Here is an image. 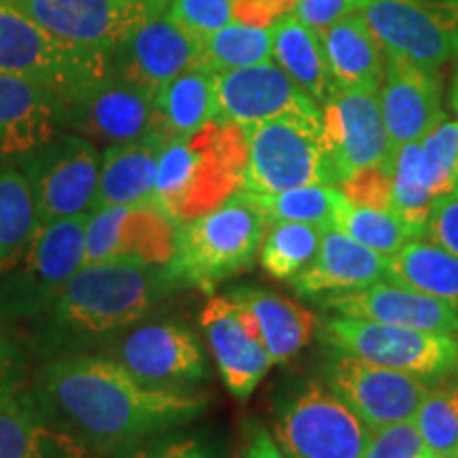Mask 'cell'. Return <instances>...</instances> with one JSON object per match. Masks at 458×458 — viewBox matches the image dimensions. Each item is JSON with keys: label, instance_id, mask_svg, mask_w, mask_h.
Returning <instances> with one entry per match:
<instances>
[{"label": "cell", "instance_id": "d6986e66", "mask_svg": "<svg viewBox=\"0 0 458 458\" xmlns=\"http://www.w3.org/2000/svg\"><path fill=\"white\" fill-rule=\"evenodd\" d=\"M320 108L276 62L216 74L215 122L250 128L286 111Z\"/></svg>", "mask_w": 458, "mask_h": 458}, {"label": "cell", "instance_id": "74e56055", "mask_svg": "<svg viewBox=\"0 0 458 458\" xmlns=\"http://www.w3.org/2000/svg\"><path fill=\"white\" fill-rule=\"evenodd\" d=\"M433 196L420 174V140L405 142L393 162V213H397L418 236H425Z\"/></svg>", "mask_w": 458, "mask_h": 458}, {"label": "cell", "instance_id": "7dc6e473", "mask_svg": "<svg viewBox=\"0 0 458 458\" xmlns=\"http://www.w3.org/2000/svg\"><path fill=\"white\" fill-rule=\"evenodd\" d=\"M21 374H24V360H21L20 348L0 331V394L24 386Z\"/></svg>", "mask_w": 458, "mask_h": 458}, {"label": "cell", "instance_id": "52a82bcc", "mask_svg": "<svg viewBox=\"0 0 458 458\" xmlns=\"http://www.w3.org/2000/svg\"><path fill=\"white\" fill-rule=\"evenodd\" d=\"M371 437L340 397L308 380L284 393L274 414V439L284 458H363Z\"/></svg>", "mask_w": 458, "mask_h": 458}, {"label": "cell", "instance_id": "5bb4252c", "mask_svg": "<svg viewBox=\"0 0 458 458\" xmlns=\"http://www.w3.org/2000/svg\"><path fill=\"white\" fill-rule=\"evenodd\" d=\"M62 41L113 55L164 0H7Z\"/></svg>", "mask_w": 458, "mask_h": 458}, {"label": "cell", "instance_id": "60d3db41", "mask_svg": "<svg viewBox=\"0 0 458 458\" xmlns=\"http://www.w3.org/2000/svg\"><path fill=\"white\" fill-rule=\"evenodd\" d=\"M363 458H428L414 420H401L371 431Z\"/></svg>", "mask_w": 458, "mask_h": 458}, {"label": "cell", "instance_id": "e575fe53", "mask_svg": "<svg viewBox=\"0 0 458 458\" xmlns=\"http://www.w3.org/2000/svg\"><path fill=\"white\" fill-rule=\"evenodd\" d=\"M323 229L310 223L272 221L261 240V266L278 280L295 278L317 257Z\"/></svg>", "mask_w": 458, "mask_h": 458}, {"label": "cell", "instance_id": "d6a6232c", "mask_svg": "<svg viewBox=\"0 0 458 458\" xmlns=\"http://www.w3.org/2000/svg\"><path fill=\"white\" fill-rule=\"evenodd\" d=\"M272 34L267 28L233 21L199 43L198 66L215 74L270 62Z\"/></svg>", "mask_w": 458, "mask_h": 458}, {"label": "cell", "instance_id": "3957f363", "mask_svg": "<svg viewBox=\"0 0 458 458\" xmlns=\"http://www.w3.org/2000/svg\"><path fill=\"white\" fill-rule=\"evenodd\" d=\"M244 128L208 122L193 134L165 142L159 157L156 204L176 225L198 219L242 189Z\"/></svg>", "mask_w": 458, "mask_h": 458}, {"label": "cell", "instance_id": "2e32d148", "mask_svg": "<svg viewBox=\"0 0 458 458\" xmlns=\"http://www.w3.org/2000/svg\"><path fill=\"white\" fill-rule=\"evenodd\" d=\"M108 354L140 385L182 388L206 376V360L193 331L176 320H153L128 329Z\"/></svg>", "mask_w": 458, "mask_h": 458}, {"label": "cell", "instance_id": "d4e9b609", "mask_svg": "<svg viewBox=\"0 0 458 458\" xmlns=\"http://www.w3.org/2000/svg\"><path fill=\"white\" fill-rule=\"evenodd\" d=\"M165 142L162 131L153 130L142 139L108 147L102 153L91 213L111 206H157L156 181Z\"/></svg>", "mask_w": 458, "mask_h": 458}, {"label": "cell", "instance_id": "9a60e30c", "mask_svg": "<svg viewBox=\"0 0 458 458\" xmlns=\"http://www.w3.org/2000/svg\"><path fill=\"white\" fill-rule=\"evenodd\" d=\"M176 223L157 206H111L89 213L83 266L130 263L165 267L176 244Z\"/></svg>", "mask_w": 458, "mask_h": 458}, {"label": "cell", "instance_id": "8d00e7d4", "mask_svg": "<svg viewBox=\"0 0 458 458\" xmlns=\"http://www.w3.org/2000/svg\"><path fill=\"white\" fill-rule=\"evenodd\" d=\"M414 425L428 458H448L458 452V380L431 386L418 405Z\"/></svg>", "mask_w": 458, "mask_h": 458}, {"label": "cell", "instance_id": "b9f144b4", "mask_svg": "<svg viewBox=\"0 0 458 458\" xmlns=\"http://www.w3.org/2000/svg\"><path fill=\"white\" fill-rule=\"evenodd\" d=\"M340 191L354 206L393 210V170L386 165L360 170L342 182Z\"/></svg>", "mask_w": 458, "mask_h": 458}, {"label": "cell", "instance_id": "ab89813d", "mask_svg": "<svg viewBox=\"0 0 458 458\" xmlns=\"http://www.w3.org/2000/svg\"><path fill=\"white\" fill-rule=\"evenodd\" d=\"M238 0H172L168 15L189 34L206 37L236 21Z\"/></svg>", "mask_w": 458, "mask_h": 458}, {"label": "cell", "instance_id": "5b68a950", "mask_svg": "<svg viewBox=\"0 0 458 458\" xmlns=\"http://www.w3.org/2000/svg\"><path fill=\"white\" fill-rule=\"evenodd\" d=\"M244 191L267 196L303 185H331L320 108L286 111L244 128Z\"/></svg>", "mask_w": 458, "mask_h": 458}, {"label": "cell", "instance_id": "7c38bea8", "mask_svg": "<svg viewBox=\"0 0 458 458\" xmlns=\"http://www.w3.org/2000/svg\"><path fill=\"white\" fill-rule=\"evenodd\" d=\"M320 119L331 185H342L352 174L374 165L393 170L394 157L377 91L335 85L320 106Z\"/></svg>", "mask_w": 458, "mask_h": 458}, {"label": "cell", "instance_id": "1f68e13d", "mask_svg": "<svg viewBox=\"0 0 458 458\" xmlns=\"http://www.w3.org/2000/svg\"><path fill=\"white\" fill-rule=\"evenodd\" d=\"M41 223L24 172L0 168V274L20 263Z\"/></svg>", "mask_w": 458, "mask_h": 458}, {"label": "cell", "instance_id": "ac0fdd59", "mask_svg": "<svg viewBox=\"0 0 458 458\" xmlns=\"http://www.w3.org/2000/svg\"><path fill=\"white\" fill-rule=\"evenodd\" d=\"M199 325L229 393L246 401L272 365L253 312L232 295L210 297Z\"/></svg>", "mask_w": 458, "mask_h": 458}, {"label": "cell", "instance_id": "f6af8a7d", "mask_svg": "<svg viewBox=\"0 0 458 458\" xmlns=\"http://www.w3.org/2000/svg\"><path fill=\"white\" fill-rule=\"evenodd\" d=\"M123 458H213V454L198 439H168L130 450Z\"/></svg>", "mask_w": 458, "mask_h": 458}, {"label": "cell", "instance_id": "83f0119b", "mask_svg": "<svg viewBox=\"0 0 458 458\" xmlns=\"http://www.w3.org/2000/svg\"><path fill=\"white\" fill-rule=\"evenodd\" d=\"M267 30L272 34V49L276 64L318 106H323L335 83L331 79L320 34L303 24L300 17H295L293 13H280L267 26Z\"/></svg>", "mask_w": 458, "mask_h": 458}, {"label": "cell", "instance_id": "6da1fadb", "mask_svg": "<svg viewBox=\"0 0 458 458\" xmlns=\"http://www.w3.org/2000/svg\"><path fill=\"white\" fill-rule=\"evenodd\" d=\"M34 397L49 427L77 458L125 450L193 420L210 399L182 388L145 386L100 354H64L45 365Z\"/></svg>", "mask_w": 458, "mask_h": 458}, {"label": "cell", "instance_id": "f546056e", "mask_svg": "<svg viewBox=\"0 0 458 458\" xmlns=\"http://www.w3.org/2000/svg\"><path fill=\"white\" fill-rule=\"evenodd\" d=\"M216 114V74L191 66L156 91V130L165 139L193 134Z\"/></svg>", "mask_w": 458, "mask_h": 458}, {"label": "cell", "instance_id": "bcb514c9", "mask_svg": "<svg viewBox=\"0 0 458 458\" xmlns=\"http://www.w3.org/2000/svg\"><path fill=\"white\" fill-rule=\"evenodd\" d=\"M238 458H284V454L261 422L249 420L244 425Z\"/></svg>", "mask_w": 458, "mask_h": 458}, {"label": "cell", "instance_id": "ba28073f", "mask_svg": "<svg viewBox=\"0 0 458 458\" xmlns=\"http://www.w3.org/2000/svg\"><path fill=\"white\" fill-rule=\"evenodd\" d=\"M320 340L331 351L420 377H444L458 371L454 334H433L340 314L325 320Z\"/></svg>", "mask_w": 458, "mask_h": 458}, {"label": "cell", "instance_id": "44dd1931", "mask_svg": "<svg viewBox=\"0 0 458 458\" xmlns=\"http://www.w3.org/2000/svg\"><path fill=\"white\" fill-rule=\"evenodd\" d=\"M377 96L393 157L399 147L422 140L445 119L437 77L388 51H385V81Z\"/></svg>", "mask_w": 458, "mask_h": 458}, {"label": "cell", "instance_id": "8fae6325", "mask_svg": "<svg viewBox=\"0 0 458 458\" xmlns=\"http://www.w3.org/2000/svg\"><path fill=\"white\" fill-rule=\"evenodd\" d=\"M100 153L83 136H54L20 157L30 185L38 223H54L91 213L100 176Z\"/></svg>", "mask_w": 458, "mask_h": 458}, {"label": "cell", "instance_id": "681fc988", "mask_svg": "<svg viewBox=\"0 0 458 458\" xmlns=\"http://www.w3.org/2000/svg\"><path fill=\"white\" fill-rule=\"evenodd\" d=\"M448 458H458V452H456V454H452V456H448Z\"/></svg>", "mask_w": 458, "mask_h": 458}, {"label": "cell", "instance_id": "d590c367", "mask_svg": "<svg viewBox=\"0 0 458 458\" xmlns=\"http://www.w3.org/2000/svg\"><path fill=\"white\" fill-rule=\"evenodd\" d=\"M337 229L382 257H393L420 236L393 210H376L348 202L337 216Z\"/></svg>", "mask_w": 458, "mask_h": 458}, {"label": "cell", "instance_id": "603a6c76", "mask_svg": "<svg viewBox=\"0 0 458 458\" xmlns=\"http://www.w3.org/2000/svg\"><path fill=\"white\" fill-rule=\"evenodd\" d=\"M62 125V98L47 85L0 74V159L43 147Z\"/></svg>", "mask_w": 458, "mask_h": 458}, {"label": "cell", "instance_id": "cb8c5ba5", "mask_svg": "<svg viewBox=\"0 0 458 458\" xmlns=\"http://www.w3.org/2000/svg\"><path fill=\"white\" fill-rule=\"evenodd\" d=\"M386 274V257L377 255L337 227L323 229L320 244L310 266L289 283L301 297L344 293L363 289Z\"/></svg>", "mask_w": 458, "mask_h": 458}, {"label": "cell", "instance_id": "4fadbf2b", "mask_svg": "<svg viewBox=\"0 0 458 458\" xmlns=\"http://www.w3.org/2000/svg\"><path fill=\"white\" fill-rule=\"evenodd\" d=\"M329 391L374 428L401 420H414L418 405L431 391L420 376L388 369L369 360L334 351L323 365Z\"/></svg>", "mask_w": 458, "mask_h": 458}, {"label": "cell", "instance_id": "4dcf8cb0", "mask_svg": "<svg viewBox=\"0 0 458 458\" xmlns=\"http://www.w3.org/2000/svg\"><path fill=\"white\" fill-rule=\"evenodd\" d=\"M386 276L391 283L410 286L458 310V257L444 246L411 240L388 257Z\"/></svg>", "mask_w": 458, "mask_h": 458}, {"label": "cell", "instance_id": "4316f807", "mask_svg": "<svg viewBox=\"0 0 458 458\" xmlns=\"http://www.w3.org/2000/svg\"><path fill=\"white\" fill-rule=\"evenodd\" d=\"M229 295L253 312L272 365L293 359L303 346H308L317 331V317L310 310L274 291L238 286Z\"/></svg>", "mask_w": 458, "mask_h": 458}, {"label": "cell", "instance_id": "484cf974", "mask_svg": "<svg viewBox=\"0 0 458 458\" xmlns=\"http://www.w3.org/2000/svg\"><path fill=\"white\" fill-rule=\"evenodd\" d=\"M320 38L335 85L380 91L385 81V49L360 11L344 15Z\"/></svg>", "mask_w": 458, "mask_h": 458}, {"label": "cell", "instance_id": "c3c4849f", "mask_svg": "<svg viewBox=\"0 0 458 458\" xmlns=\"http://www.w3.org/2000/svg\"><path fill=\"white\" fill-rule=\"evenodd\" d=\"M452 106H454V111L458 113V62H456V77H454V85H452Z\"/></svg>", "mask_w": 458, "mask_h": 458}, {"label": "cell", "instance_id": "30bf717a", "mask_svg": "<svg viewBox=\"0 0 458 458\" xmlns=\"http://www.w3.org/2000/svg\"><path fill=\"white\" fill-rule=\"evenodd\" d=\"M359 11L382 49L433 77L458 54V0H365Z\"/></svg>", "mask_w": 458, "mask_h": 458}, {"label": "cell", "instance_id": "e0dca14e", "mask_svg": "<svg viewBox=\"0 0 458 458\" xmlns=\"http://www.w3.org/2000/svg\"><path fill=\"white\" fill-rule=\"evenodd\" d=\"M62 125L79 131L83 139L108 145L142 139L156 130V96L122 74L108 72L62 102Z\"/></svg>", "mask_w": 458, "mask_h": 458}, {"label": "cell", "instance_id": "836d02e7", "mask_svg": "<svg viewBox=\"0 0 458 458\" xmlns=\"http://www.w3.org/2000/svg\"><path fill=\"white\" fill-rule=\"evenodd\" d=\"M266 223L295 221L310 223L320 229L335 227L337 216L348 204L340 189L334 185H303L280 193L255 196Z\"/></svg>", "mask_w": 458, "mask_h": 458}, {"label": "cell", "instance_id": "ffe728a7", "mask_svg": "<svg viewBox=\"0 0 458 458\" xmlns=\"http://www.w3.org/2000/svg\"><path fill=\"white\" fill-rule=\"evenodd\" d=\"M199 43L168 13L157 11L113 51L117 54V74L156 96L176 74L198 66Z\"/></svg>", "mask_w": 458, "mask_h": 458}, {"label": "cell", "instance_id": "277c9868", "mask_svg": "<svg viewBox=\"0 0 458 458\" xmlns=\"http://www.w3.org/2000/svg\"><path fill=\"white\" fill-rule=\"evenodd\" d=\"M266 225L253 193L238 189L215 210L176 227L174 255L165 270L176 283L213 293L223 280L253 266Z\"/></svg>", "mask_w": 458, "mask_h": 458}, {"label": "cell", "instance_id": "f1b7e54d", "mask_svg": "<svg viewBox=\"0 0 458 458\" xmlns=\"http://www.w3.org/2000/svg\"><path fill=\"white\" fill-rule=\"evenodd\" d=\"M0 458H77L49 427L32 388L0 394Z\"/></svg>", "mask_w": 458, "mask_h": 458}, {"label": "cell", "instance_id": "7bdbcfd3", "mask_svg": "<svg viewBox=\"0 0 458 458\" xmlns=\"http://www.w3.org/2000/svg\"><path fill=\"white\" fill-rule=\"evenodd\" d=\"M427 233L458 257V185L445 196L433 199Z\"/></svg>", "mask_w": 458, "mask_h": 458}, {"label": "cell", "instance_id": "8992f818", "mask_svg": "<svg viewBox=\"0 0 458 458\" xmlns=\"http://www.w3.org/2000/svg\"><path fill=\"white\" fill-rule=\"evenodd\" d=\"M108 72L111 55L62 41L0 0V74L47 85L66 102Z\"/></svg>", "mask_w": 458, "mask_h": 458}, {"label": "cell", "instance_id": "9c48e42d", "mask_svg": "<svg viewBox=\"0 0 458 458\" xmlns=\"http://www.w3.org/2000/svg\"><path fill=\"white\" fill-rule=\"evenodd\" d=\"M88 216L38 225L20 263L0 274V317L47 312L66 280L83 266Z\"/></svg>", "mask_w": 458, "mask_h": 458}, {"label": "cell", "instance_id": "7402d4cb", "mask_svg": "<svg viewBox=\"0 0 458 458\" xmlns=\"http://www.w3.org/2000/svg\"><path fill=\"white\" fill-rule=\"evenodd\" d=\"M318 303L344 317L377 320L433 334H458V310L450 303L397 283H377L363 289L323 295Z\"/></svg>", "mask_w": 458, "mask_h": 458}, {"label": "cell", "instance_id": "7a4b0ae2", "mask_svg": "<svg viewBox=\"0 0 458 458\" xmlns=\"http://www.w3.org/2000/svg\"><path fill=\"white\" fill-rule=\"evenodd\" d=\"M174 284L165 267L81 266L45 312L43 351L64 357L113 344L140 323Z\"/></svg>", "mask_w": 458, "mask_h": 458}, {"label": "cell", "instance_id": "f35d334b", "mask_svg": "<svg viewBox=\"0 0 458 458\" xmlns=\"http://www.w3.org/2000/svg\"><path fill=\"white\" fill-rule=\"evenodd\" d=\"M420 174L433 199L458 185V122H442L420 140Z\"/></svg>", "mask_w": 458, "mask_h": 458}, {"label": "cell", "instance_id": "ee69618b", "mask_svg": "<svg viewBox=\"0 0 458 458\" xmlns=\"http://www.w3.org/2000/svg\"><path fill=\"white\" fill-rule=\"evenodd\" d=\"M363 3L365 0H293V15L323 34L344 15L359 11Z\"/></svg>", "mask_w": 458, "mask_h": 458}]
</instances>
